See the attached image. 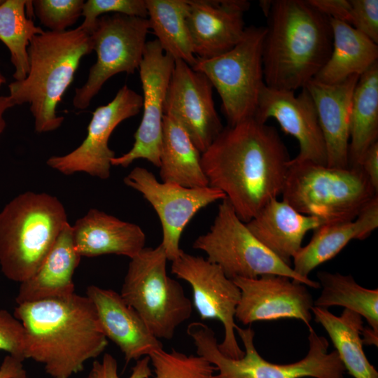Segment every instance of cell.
<instances>
[{
  "label": "cell",
  "instance_id": "6da1fadb",
  "mask_svg": "<svg viewBox=\"0 0 378 378\" xmlns=\"http://www.w3.org/2000/svg\"><path fill=\"white\" fill-rule=\"evenodd\" d=\"M290 160L276 129L255 118L223 127L201 154L209 186L225 195L245 223L281 195Z\"/></svg>",
  "mask_w": 378,
  "mask_h": 378
},
{
  "label": "cell",
  "instance_id": "7a4b0ae2",
  "mask_svg": "<svg viewBox=\"0 0 378 378\" xmlns=\"http://www.w3.org/2000/svg\"><path fill=\"white\" fill-rule=\"evenodd\" d=\"M14 316L25 333V359L43 365L52 378H70L108 345L96 309L85 295L18 304Z\"/></svg>",
  "mask_w": 378,
  "mask_h": 378
},
{
  "label": "cell",
  "instance_id": "3957f363",
  "mask_svg": "<svg viewBox=\"0 0 378 378\" xmlns=\"http://www.w3.org/2000/svg\"><path fill=\"white\" fill-rule=\"evenodd\" d=\"M262 43L265 85L294 91L314 79L332 48L330 19L309 0H273Z\"/></svg>",
  "mask_w": 378,
  "mask_h": 378
},
{
  "label": "cell",
  "instance_id": "277c9868",
  "mask_svg": "<svg viewBox=\"0 0 378 378\" xmlns=\"http://www.w3.org/2000/svg\"><path fill=\"white\" fill-rule=\"evenodd\" d=\"M92 49L90 34L76 29L35 35L28 49L29 71L8 85L14 105L28 104L38 133L59 128L64 118L56 109L72 83L81 59Z\"/></svg>",
  "mask_w": 378,
  "mask_h": 378
},
{
  "label": "cell",
  "instance_id": "5b68a950",
  "mask_svg": "<svg viewBox=\"0 0 378 378\" xmlns=\"http://www.w3.org/2000/svg\"><path fill=\"white\" fill-rule=\"evenodd\" d=\"M68 223L64 206L47 193L26 192L0 211V266L20 284L31 276Z\"/></svg>",
  "mask_w": 378,
  "mask_h": 378
},
{
  "label": "cell",
  "instance_id": "8992f818",
  "mask_svg": "<svg viewBox=\"0 0 378 378\" xmlns=\"http://www.w3.org/2000/svg\"><path fill=\"white\" fill-rule=\"evenodd\" d=\"M282 200L324 224L354 220L378 192L360 167H331L290 159Z\"/></svg>",
  "mask_w": 378,
  "mask_h": 378
},
{
  "label": "cell",
  "instance_id": "52a82bcc",
  "mask_svg": "<svg viewBox=\"0 0 378 378\" xmlns=\"http://www.w3.org/2000/svg\"><path fill=\"white\" fill-rule=\"evenodd\" d=\"M244 346L242 358L234 359L218 349L214 330L207 325L194 321L187 327V334L194 342L197 355L204 357L218 371L211 378H344L345 368L335 350L328 352L329 342L311 328L309 329V351L304 358L290 364H275L265 360L256 350L251 328L236 326Z\"/></svg>",
  "mask_w": 378,
  "mask_h": 378
},
{
  "label": "cell",
  "instance_id": "ba28073f",
  "mask_svg": "<svg viewBox=\"0 0 378 378\" xmlns=\"http://www.w3.org/2000/svg\"><path fill=\"white\" fill-rule=\"evenodd\" d=\"M167 260L161 244L144 248L130 259L120 294L155 337L170 340L191 316L192 304L181 284L167 274Z\"/></svg>",
  "mask_w": 378,
  "mask_h": 378
},
{
  "label": "cell",
  "instance_id": "9c48e42d",
  "mask_svg": "<svg viewBox=\"0 0 378 378\" xmlns=\"http://www.w3.org/2000/svg\"><path fill=\"white\" fill-rule=\"evenodd\" d=\"M192 247L204 251L206 259L218 265L232 280L274 274L288 276L314 288H320L318 281L302 277L265 247L237 216L226 198L218 205L209 230L199 236Z\"/></svg>",
  "mask_w": 378,
  "mask_h": 378
},
{
  "label": "cell",
  "instance_id": "30bf717a",
  "mask_svg": "<svg viewBox=\"0 0 378 378\" xmlns=\"http://www.w3.org/2000/svg\"><path fill=\"white\" fill-rule=\"evenodd\" d=\"M263 26L246 27L239 42L229 51L198 59L192 69L204 74L217 90L227 125L254 118L265 85L262 68Z\"/></svg>",
  "mask_w": 378,
  "mask_h": 378
},
{
  "label": "cell",
  "instance_id": "8fae6325",
  "mask_svg": "<svg viewBox=\"0 0 378 378\" xmlns=\"http://www.w3.org/2000/svg\"><path fill=\"white\" fill-rule=\"evenodd\" d=\"M149 29L148 18L113 13L97 20L90 33L97 61L85 84L75 90L73 105L76 109L87 108L112 76L139 69Z\"/></svg>",
  "mask_w": 378,
  "mask_h": 378
},
{
  "label": "cell",
  "instance_id": "7c38bea8",
  "mask_svg": "<svg viewBox=\"0 0 378 378\" xmlns=\"http://www.w3.org/2000/svg\"><path fill=\"white\" fill-rule=\"evenodd\" d=\"M171 272L187 281L192 290L193 304L202 320H218L224 328L223 342L218 344L225 356L242 358V350L235 337V312L241 292L221 268L202 256L182 251L172 262Z\"/></svg>",
  "mask_w": 378,
  "mask_h": 378
},
{
  "label": "cell",
  "instance_id": "4fadbf2b",
  "mask_svg": "<svg viewBox=\"0 0 378 378\" xmlns=\"http://www.w3.org/2000/svg\"><path fill=\"white\" fill-rule=\"evenodd\" d=\"M124 183L140 192L156 211L162 230L160 244L171 262L183 251L181 236L192 217L204 207L226 198L222 191L210 186L190 188L160 182L150 171L141 167H134Z\"/></svg>",
  "mask_w": 378,
  "mask_h": 378
},
{
  "label": "cell",
  "instance_id": "5bb4252c",
  "mask_svg": "<svg viewBox=\"0 0 378 378\" xmlns=\"http://www.w3.org/2000/svg\"><path fill=\"white\" fill-rule=\"evenodd\" d=\"M175 60L165 53L157 39L147 41L139 67L143 90L144 113L134 134L132 148L114 157L111 166L127 167L137 159H145L160 167L164 104Z\"/></svg>",
  "mask_w": 378,
  "mask_h": 378
},
{
  "label": "cell",
  "instance_id": "9a60e30c",
  "mask_svg": "<svg viewBox=\"0 0 378 378\" xmlns=\"http://www.w3.org/2000/svg\"><path fill=\"white\" fill-rule=\"evenodd\" d=\"M142 106V96L124 85L110 102L94 111L87 136L80 145L68 154L50 157L47 164L66 175L85 172L101 179L108 178L111 161L115 157L108 147L109 138L120 122L138 114Z\"/></svg>",
  "mask_w": 378,
  "mask_h": 378
},
{
  "label": "cell",
  "instance_id": "2e32d148",
  "mask_svg": "<svg viewBox=\"0 0 378 378\" xmlns=\"http://www.w3.org/2000/svg\"><path fill=\"white\" fill-rule=\"evenodd\" d=\"M213 85L202 73L176 60L167 91L164 114L173 118L202 153L223 129L216 110Z\"/></svg>",
  "mask_w": 378,
  "mask_h": 378
},
{
  "label": "cell",
  "instance_id": "e0dca14e",
  "mask_svg": "<svg viewBox=\"0 0 378 378\" xmlns=\"http://www.w3.org/2000/svg\"><path fill=\"white\" fill-rule=\"evenodd\" d=\"M232 281L241 292L235 318L242 324L294 318L312 328L314 301L306 285L274 274L255 279L236 277Z\"/></svg>",
  "mask_w": 378,
  "mask_h": 378
},
{
  "label": "cell",
  "instance_id": "ac0fdd59",
  "mask_svg": "<svg viewBox=\"0 0 378 378\" xmlns=\"http://www.w3.org/2000/svg\"><path fill=\"white\" fill-rule=\"evenodd\" d=\"M301 90L295 95L294 91L265 85L254 118L262 123L274 118L286 133L298 141L300 150L293 160L327 165L326 144L314 102L305 88Z\"/></svg>",
  "mask_w": 378,
  "mask_h": 378
},
{
  "label": "cell",
  "instance_id": "d6986e66",
  "mask_svg": "<svg viewBox=\"0 0 378 378\" xmlns=\"http://www.w3.org/2000/svg\"><path fill=\"white\" fill-rule=\"evenodd\" d=\"M187 24L198 59L220 55L234 48L244 31L246 0H188Z\"/></svg>",
  "mask_w": 378,
  "mask_h": 378
},
{
  "label": "cell",
  "instance_id": "ffe728a7",
  "mask_svg": "<svg viewBox=\"0 0 378 378\" xmlns=\"http://www.w3.org/2000/svg\"><path fill=\"white\" fill-rule=\"evenodd\" d=\"M86 296L92 302L103 332L124 355L126 365L163 349L139 314L120 293L95 285L88 286Z\"/></svg>",
  "mask_w": 378,
  "mask_h": 378
},
{
  "label": "cell",
  "instance_id": "44dd1931",
  "mask_svg": "<svg viewBox=\"0 0 378 378\" xmlns=\"http://www.w3.org/2000/svg\"><path fill=\"white\" fill-rule=\"evenodd\" d=\"M359 77L353 75L335 84H326L312 79L304 87L316 106L326 144L328 167H349L350 113L354 91Z\"/></svg>",
  "mask_w": 378,
  "mask_h": 378
},
{
  "label": "cell",
  "instance_id": "7402d4cb",
  "mask_svg": "<svg viewBox=\"0 0 378 378\" xmlns=\"http://www.w3.org/2000/svg\"><path fill=\"white\" fill-rule=\"evenodd\" d=\"M71 227L80 257L115 254L131 259L145 248L146 234L140 226L96 209H90Z\"/></svg>",
  "mask_w": 378,
  "mask_h": 378
},
{
  "label": "cell",
  "instance_id": "603a6c76",
  "mask_svg": "<svg viewBox=\"0 0 378 378\" xmlns=\"http://www.w3.org/2000/svg\"><path fill=\"white\" fill-rule=\"evenodd\" d=\"M323 225L321 219L302 214L277 198L270 201L246 223L250 232L265 247L289 265L302 246L307 232Z\"/></svg>",
  "mask_w": 378,
  "mask_h": 378
},
{
  "label": "cell",
  "instance_id": "cb8c5ba5",
  "mask_svg": "<svg viewBox=\"0 0 378 378\" xmlns=\"http://www.w3.org/2000/svg\"><path fill=\"white\" fill-rule=\"evenodd\" d=\"M81 257L76 252L69 222L36 272L20 283L16 303L60 298L75 293L73 275Z\"/></svg>",
  "mask_w": 378,
  "mask_h": 378
},
{
  "label": "cell",
  "instance_id": "d4e9b609",
  "mask_svg": "<svg viewBox=\"0 0 378 378\" xmlns=\"http://www.w3.org/2000/svg\"><path fill=\"white\" fill-rule=\"evenodd\" d=\"M378 227V196L353 220L324 224L293 258V270L303 278L317 266L336 256L351 240L368 238Z\"/></svg>",
  "mask_w": 378,
  "mask_h": 378
},
{
  "label": "cell",
  "instance_id": "484cf974",
  "mask_svg": "<svg viewBox=\"0 0 378 378\" xmlns=\"http://www.w3.org/2000/svg\"><path fill=\"white\" fill-rule=\"evenodd\" d=\"M332 32L330 55L314 78L335 84L362 75L378 62V45L351 25L330 19Z\"/></svg>",
  "mask_w": 378,
  "mask_h": 378
},
{
  "label": "cell",
  "instance_id": "4316f807",
  "mask_svg": "<svg viewBox=\"0 0 378 378\" xmlns=\"http://www.w3.org/2000/svg\"><path fill=\"white\" fill-rule=\"evenodd\" d=\"M201 154L186 131L164 115L159 167L162 182L190 188L209 186Z\"/></svg>",
  "mask_w": 378,
  "mask_h": 378
},
{
  "label": "cell",
  "instance_id": "83f0119b",
  "mask_svg": "<svg viewBox=\"0 0 378 378\" xmlns=\"http://www.w3.org/2000/svg\"><path fill=\"white\" fill-rule=\"evenodd\" d=\"M314 320L328 334L345 370L354 378H378V372L368 361L363 349L362 316L344 309L340 316L328 309L312 308Z\"/></svg>",
  "mask_w": 378,
  "mask_h": 378
},
{
  "label": "cell",
  "instance_id": "f1b7e54d",
  "mask_svg": "<svg viewBox=\"0 0 378 378\" xmlns=\"http://www.w3.org/2000/svg\"><path fill=\"white\" fill-rule=\"evenodd\" d=\"M378 139V62L360 76L351 101L349 166L360 167L366 150Z\"/></svg>",
  "mask_w": 378,
  "mask_h": 378
},
{
  "label": "cell",
  "instance_id": "f546056e",
  "mask_svg": "<svg viewBox=\"0 0 378 378\" xmlns=\"http://www.w3.org/2000/svg\"><path fill=\"white\" fill-rule=\"evenodd\" d=\"M150 29L162 50L192 67L197 62L187 24L188 0H146Z\"/></svg>",
  "mask_w": 378,
  "mask_h": 378
},
{
  "label": "cell",
  "instance_id": "4dcf8cb0",
  "mask_svg": "<svg viewBox=\"0 0 378 378\" xmlns=\"http://www.w3.org/2000/svg\"><path fill=\"white\" fill-rule=\"evenodd\" d=\"M322 288L314 306L328 309L342 306L364 317L369 328L378 335V290L358 284L351 275L321 271L317 273Z\"/></svg>",
  "mask_w": 378,
  "mask_h": 378
},
{
  "label": "cell",
  "instance_id": "1f68e13d",
  "mask_svg": "<svg viewBox=\"0 0 378 378\" xmlns=\"http://www.w3.org/2000/svg\"><path fill=\"white\" fill-rule=\"evenodd\" d=\"M26 0H6L0 4V40L10 53L16 81L25 78L29 71L27 49L32 38L44 31L27 15Z\"/></svg>",
  "mask_w": 378,
  "mask_h": 378
},
{
  "label": "cell",
  "instance_id": "d6a6232c",
  "mask_svg": "<svg viewBox=\"0 0 378 378\" xmlns=\"http://www.w3.org/2000/svg\"><path fill=\"white\" fill-rule=\"evenodd\" d=\"M153 368V378H211L216 367L204 357L187 355L172 349H163L148 356Z\"/></svg>",
  "mask_w": 378,
  "mask_h": 378
},
{
  "label": "cell",
  "instance_id": "836d02e7",
  "mask_svg": "<svg viewBox=\"0 0 378 378\" xmlns=\"http://www.w3.org/2000/svg\"><path fill=\"white\" fill-rule=\"evenodd\" d=\"M83 0H34V13L50 31L61 32L82 16Z\"/></svg>",
  "mask_w": 378,
  "mask_h": 378
},
{
  "label": "cell",
  "instance_id": "e575fe53",
  "mask_svg": "<svg viewBox=\"0 0 378 378\" xmlns=\"http://www.w3.org/2000/svg\"><path fill=\"white\" fill-rule=\"evenodd\" d=\"M110 13L144 18L148 16L146 0H88L83 7L84 20L78 27L90 34L97 20Z\"/></svg>",
  "mask_w": 378,
  "mask_h": 378
},
{
  "label": "cell",
  "instance_id": "d590c367",
  "mask_svg": "<svg viewBox=\"0 0 378 378\" xmlns=\"http://www.w3.org/2000/svg\"><path fill=\"white\" fill-rule=\"evenodd\" d=\"M0 351L23 361L25 360V333L22 324L13 314L0 310Z\"/></svg>",
  "mask_w": 378,
  "mask_h": 378
},
{
  "label": "cell",
  "instance_id": "8d00e7d4",
  "mask_svg": "<svg viewBox=\"0 0 378 378\" xmlns=\"http://www.w3.org/2000/svg\"><path fill=\"white\" fill-rule=\"evenodd\" d=\"M350 25L378 43V0H350Z\"/></svg>",
  "mask_w": 378,
  "mask_h": 378
},
{
  "label": "cell",
  "instance_id": "74e56055",
  "mask_svg": "<svg viewBox=\"0 0 378 378\" xmlns=\"http://www.w3.org/2000/svg\"><path fill=\"white\" fill-rule=\"evenodd\" d=\"M150 358L144 356L136 360L127 378H150L153 371L150 367ZM83 378H120L118 362L111 354L106 353L101 360H94L88 374Z\"/></svg>",
  "mask_w": 378,
  "mask_h": 378
},
{
  "label": "cell",
  "instance_id": "f35d334b",
  "mask_svg": "<svg viewBox=\"0 0 378 378\" xmlns=\"http://www.w3.org/2000/svg\"><path fill=\"white\" fill-rule=\"evenodd\" d=\"M309 1L329 19L350 25L351 20L350 0H309Z\"/></svg>",
  "mask_w": 378,
  "mask_h": 378
},
{
  "label": "cell",
  "instance_id": "ab89813d",
  "mask_svg": "<svg viewBox=\"0 0 378 378\" xmlns=\"http://www.w3.org/2000/svg\"><path fill=\"white\" fill-rule=\"evenodd\" d=\"M360 167L378 192V141L372 144L364 153Z\"/></svg>",
  "mask_w": 378,
  "mask_h": 378
},
{
  "label": "cell",
  "instance_id": "60d3db41",
  "mask_svg": "<svg viewBox=\"0 0 378 378\" xmlns=\"http://www.w3.org/2000/svg\"><path fill=\"white\" fill-rule=\"evenodd\" d=\"M22 361L7 355L0 365V378H27Z\"/></svg>",
  "mask_w": 378,
  "mask_h": 378
},
{
  "label": "cell",
  "instance_id": "b9f144b4",
  "mask_svg": "<svg viewBox=\"0 0 378 378\" xmlns=\"http://www.w3.org/2000/svg\"><path fill=\"white\" fill-rule=\"evenodd\" d=\"M15 105L9 96H0V135L6 127L4 113L7 109Z\"/></svg>",
  "mask_w": 378,
  "mask_h": 378
},
{
  "label": "cell",
  "instance_id": "7bdbcfd3",
  "mask_svg": "<svg viewBox=\"0 0 378 378\" xmlns=\"http://www.w3.org/2000/svg\"><path fill=\"white\" fill-rule=\"evenodd\" d=\"M6 82L4 76L0 72V87L1 85Z\"/></svg>",
  "mask_w": 378,
  "mask_h": 378
},
{
  "label": "cell",
  "instance_id": "ee69618b",
  "mask_svg": "<svg viewBox=\"0 0 378 378\" xmlns=\"http://www.w3.org/2000/svg\"><path fill=\"white\" fill-rule=\"evenodd\" d=\"M2 2V1H0V4Z\"/></svg>",
  "mask_w": 378,
  "mask_h": 378
}]
</instances>
